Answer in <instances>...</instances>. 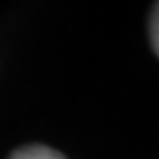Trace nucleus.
<instances>
[{"label": "nucleus", "mask_w": 159, "mask_h": 159, "mask_svg": "<svg viewBox=\"0 0 159 159\" xmlns=\"http://www.w3.org/2000/svg\"><path fill=\"white\" fill-rule=\"evenodd\" d=\"M9 159H64V155L49 146L33 144V146H22V148L13 150Z\"/></svg>", "instance_id": "1"}, {"label": "nucleus", "mask_w": 159, "mask_h": 159, "mask_svg": "<svg viewBox=\"0 0 159 159\" xmlns=\"http://www.w3.org/2000/svg\"><path fill=\"white\" fill-rule=\"evenodd\" d=\"M148 33H150V44L155 49V53L159 55V2L152 7V13H150V27H148Z\"/></svg>", "instance_id": "2"}]
</instances>
